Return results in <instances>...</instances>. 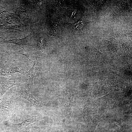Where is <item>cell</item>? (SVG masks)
<instances>
[{"instance_id":"3","label":"cell","mask_w":132,"mask_h":132,"mask_svg":"<svg viewBox=\"0 0 132 132\" xmlns=\"http://www.w3.org/2000/svg\"><path fill=\"white\" fill-rule=\"evenodd\" d=\"M63 89V97L60 107L66 110L72 117V107L75 93L72 88L68 87H65Z\"/></svg>"},{"instance_id":"16","label":"cell","mask_w":132,"mask_h":132,"mask_svg":"<svg viewBox=\"0 0 132 132\" xmlns=\"http://www.w3.org/2000/svg\"></svg>"},{"instance_id":"9","label":"cell","mask_w":132,"mask_h":132,"mask_svg":"<svg viewBox=\"0 0 132 132\" xmlns=\"http://www.w3.org/2000/svg\"><path fill=\"white\" fill-rule=\"evenodd\" d=\"M46 41L43 37H41L38 39L36 43V48L38 50H43L46 46Z\"/></svg>"},{"instance_id":"15","label":"cell","mask_w":132,"mask_h":132,"mask_svg":"<svg viewBox=\"0 0 132 132\" xmlns=\"http://www.w3.org/2000/svg\"></svg>"},{"instance_id":"1","label":"cell","mask_w":132,"mask_h":132,"mask_svg":"<svg viewBox=\"0 0 132 132\" xmlns=\"http://www.w3.org/2000/svg\"><path fill=\"white\" fill-rule=\"evenodd\" d=\"M18 98L14 94L10 98L0 102V122L16 116Z\"/></svg>"},{"instance_id":"2","label":"cell","mask_w":132,"mask_h":132,"mask_svg":"<svg viewBox=\"0 0 132 132\" xmlns=\"http://www.w3.org/2000/svg\"><path fill=\"white\" fill-rule=\"evenodd\" d=\"M13 93L18 98H23L30 102L41 112L44 113L49 109V106L38 100L23 86L21 87L20 90Z\"/></svg>"},{"instance_id":"7","label":"cell","mask_w":132,"mask_h":132,"mask_svg":"<svg viewBox=\"0 0 132 132\" xmlns=\"http://www.w3.org/2000/svg\"><path fill=\"white\" fill-rule=\"evenodd\" d=\"M30 60L33 62V63L32 67L28 71L29 82L26 87L30 90L34 86L33 80L36 72L39 69L43 67V65L38 61L37 56L36 57L34 61L30 59Z\"/></svg>"},{"instance_id":"6","label":"cell","mask_w":132,"mask_h":132,"mask_svg":"<svg viewBox=\"0 0 132 132\" xmlns=\"http://www.w3.org/2000/svg\"><path fill=\"white\" fill-rule=\"evenodd\" d=\"M28 69L24 65L16 66H9L6 64L3 66L0 70V77L8 76L16 73H19L24 75L28 73Z\"/></svg>"},{"instance_id":"8","label":"cell","mask_w":132,"mask_h":132,"mask_svg":"<svg viewBox=\"0 0 132 132\" xmlns=\"http://www.w3.org/2000/svg\"><path fill=\"white\" fill-rule=\"evenodd\" d=\"M17 80H10L7 79L0 80V102L1 98L6 92L11 87L15 86L20 85Z\"/></svg>"},{"instance_id":"11","label":"cell","mask_w":132,"mask_h":132,"mask_svg":"<svg viewBox=\"0 0 132 132\" xmlns=\"http://www.w3.org/2000/svg\"><path fill=\"white\" fill-rule=\"evenodd\" d=\"M46 130L44 127L33 126L26 128L24 132H45Z\"/></svg>"},{"instance_id":"4","label":"cell","mask_w":132,"mask_h":132,"mask_svg":"<svg viewBox=\"0 0 132 132\" xmlns=\"http://www.w3.org/2000/svg\"><path fill=\"white\" fill-rule=\"evenodd\" d=\"M33 29L31 33L25 37L22 38H16L6 40L2 38V43H9L17 45L24 51L25 53L29 54L31 47V39L33 34Z\"/></svg>"},{"instance_id":"5","label":"cell","mask_w":132,"mask_h":132,"mask_svg":"<svg viewBox=\"0 0 132 132\" xmlns=\"http://www.w3.org/2000/svg\"><path fill=\"white\" fill-rule=\"evenodd\" d=\"M44 118V117L42 114L29 117L20 123L12 124V129L15 132H24L28 125L35 122L41 120Z\"/></svg>"},{"instance_id":"13","label":"cell","mask_w":132,"mask_h":132,"mask_svg":"<svg viewBox=\"0 0 132 132\" xmlns=\"http://www.w3.org/2000/svg\"><path fill=\"white\" fill-rule=\"evenodd\" d=\"M3 41L2 38L0 37V43H2Z\"/></svg>"},{"instance_id":"10","label":"cell","mask_w":132,"mask_h":132,"mask_svg":"<svg viewBox=\"0 0 132 132\" xmlns=\"http://www.w3.org/2000/svg\"><path fill=\"white\" fill-rule=\"evenodd\" d=\"M23 50L22 49L20 50L15 51H11L8 50H5L4 51V52L8 54L10 56V58L7 60L5 61V62L7 63V62H8L11 59L12 55L14 54H20L25 55L28 58V59L30 60V59L29 58V54L26 53H23Z\"/></svg>"},{"instance_id":"12","label":"cell","mask_w":132,"mask_h":132,"mask_svg":"<svg viewBox=\"0 0 132 132\" xmlns=\"http://www.w3.org/2000/svg\"><path fill=\"white\" fill-rule=\"evenodd\" d=\"M14 26L8 25L7 24H4L0 25V30H5L7 29H13L17 30V29L14 27Z\"/></svg>"},{"instance_id":"14","label":"cell","mask_w":132,"mask_h":132,"mask_svg":"<svg viewBox=\"0 0 132 132\" xmlns=\"http://www.w3.org/2000/svg\"><path fill=\"white\" fill-rule=\"evenodd\" d=\"M72 132V131H69V132Z\"/></svg>"}]
</instances>
